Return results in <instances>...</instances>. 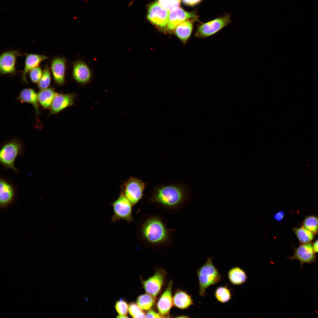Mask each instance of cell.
Instances as JSON below:
<instances>
[{"instance_id": "obj_18", "label": "cell", "mask_w": 318, "mask_h": 318, "mask_svg": "<svg viewBox=\"0 0 318 318\" xmlns=\"http://www.w3.org/2000/svg\"><path fill=\"white\" fill-rule=\"evenodd\" d=\"M193 21L187 19L180 24L175 28L176 35L184 44L187 42L192 33Z\"/></svg>"}, {"instance_id": "obj_11", "label": "cell", "mask_w": 318, "mask_h": 318, "mask_svg": "<svg viewBox=\"0 0 318 318\" xmlns=\"http://www.w3.org/2000/svg\"><path fill=\"white\" fill-rule=\"evenodd\" d=\"M21 54L16 50H11L3 53L0 58V71L2 74L15 73V63L17 57Z\"/></svg>"}, {"instance_id": "obj_16", "label": "cell", "mask_w": 318, "mask_h": 318, "mask_svg": "<svg viewBox=\"0 0 318 318\" xmlns=\"http://www.w3.org/2000/svg\"><path fill=\"white\" fill-rule=\"evenodd\" d=\"M51 69L55 82L59 85L64 82L65 60L61 57L55 58L52 60Z\"/></svg>"}, {"instance_id": "obj_10", "label": "cell", "mask_w": 318, "mask_h": 318, "mask_svg": "<svg viewBox=\"0 0 318 318\" xmlns=\"http://www.w3.org/2000/svg\"><path fill=\"white\" fill-rule=\"evenodd\" d=\"M165 274V271L158 270L153 276L143 281V286L147 294L155 297L158 295L162 288Z\"/></svg>"}, {"instance_id": "obj_29", "label": "cell", "mask_w": 318, "mask_h": 318, "mask_svg": "<svg viewBox=\"0 0 318 318\" xmlns=\"http://www.w3.org/2000/svg\"><path fill=\"white\" fill-rule=\"evenodd\" d=\"M138 305L134 303H131L129 305L128 311L129 314L133 318L145 317L144 312Z\"/></svg>"}, {"instance_id": "obj_30", "label": "cell", "mask_w": 318, "mask_h": 318, "mask_svg": "<svg viewBox=\"0 0 318 318\" xmlns=\"http://www.w3.org/2000/svg\"><path fill=\"white\" fill-rule=\"evenodd\" d=\"M128 307L127 303L122 299L116 301L115 304V310L120 315H127Z\"/></svg>"}, {"instance_id": "obj_28", "label": "cell", "mask_w": 318, "mask_h": 318, "mask_svg": "<svg viewBox=\"0 0 318 318\" xmlns=\"http://www.w3.org/2000/svg\"><path fill=\"white\" fill-rule=\"evenodd\" d=\"M51 74L48 66H46L44 69L42 76L38 84V87L41 90L47 88L50 85L51 81Z\"/></svg>"}, {"instance_id": "obj_24", "label": "cell", "mask_w": 318, "mask_h": 318, "mask_svg": "<svg viewBox=\"0 0 318 318\" xmlns=\"http://www.w3.org/2000/svg\"><path fill=\"white\" fill-rule=\"evenodd\" d=\"M292 230L301 244L310 243L314 237V233L303 226L293 228Z\"/></svg>"}, {"instance_id": "obj_17", "label": "cell", "mask_w": 318, "mask_h": 318, "mask_svg": "<svg viewBox=\"0 0 318 318\" xmlns=\"http://www.w3.org/2000/svg\"><path fill=\"white\" fill-rule=\"evenodd\" d=\"M73 73L74 79L80 83H87L91 77V73L89 67L81 61H78L74 64Z\"/></svg>"}, {"instance_id": "obj_8", "label": "cell", "mask_w": 318, "mask_h": 318, "mask_svg": "<svg viewBox=\"0 0 318 318\" xmlns=\"http://www.w3.org/2000/svg\"><path fill=\"white\" fill-rule=\"evenodd\" d=\"M170 11L155 2L149 6L147 17L149 20L155 25L164 27L168 24Z\"/></svg>"}, {"instance_id": "obj_26", "label": "cell", "mask_w": 318, "mask_h": 318, "mask_svg": "<svg viewBox=\"0 0 318 318\" xmlns=\"http://www.w3.org/2000/svg\"><path fill=\"white\" fill-rule=\"evenodd\" d=\"M231 291L227 286H219L215 291V296L218 302L223 303H226L231 299Z\"/></svg>"}, {"instance_id": "obj_23", "label": "cell", "mask_w": 318, "mask_h": 318, "mask_svg": "<svg viewBox=\"0 0 318 318\" xmlns=\"http://www.w3.org/2000/svg\"><path fill=\"white\" fill-rule=\"evenodd\" d=\"M56 93L52 88L42 90L38 94L39 102L44 108H49L51 105Z\"/></svg>"}, {"instance_id": "obj_34", "label": "cell", "mask_w": 318, "mask_h": 318, "mask_svg": "<svg viewBox=\"0 0 318 318\" xmlns=\"http://www.w3.org/2000/svg\"><path fill=\"white\" fill-rule=\"evenodd\" d=\"M284 215V212L283 211H280L274 214L273 218L276 221L281 222L283 220Z\"/></svg>"}, {"instance_id": "obj_32", "label": "cell", "mask_w": 318, "mask_h": 318, "mask_svg": "<svg viewBox=\"0 0 318 318\" xmlns=\"http://www.w3.org/2000/svg\"><path fill=\"white\" fill-rule=\"evenodd\" d=\"M41 69L37 67L32 69L29 72V76L32 81L34 83H38L43 73Z\"/></svg>"}, {"instance_id": "obj_27", "label": "cell", "mask_w": 318, "mask_h": 318, "mask_svg": "<svg viewBox=\"0 0 318 318\" xmlns=\"http://www.w3.org/2000/svg\"><path fill=\"white\" fill-rule=\"evenodd\" d=\"M303 227L315 234L318 233V217L314 216H307L302 223Z\"/></svg>"}, {"instance_id": "obj_36", "label": "cell", "mask_w": 318, "mask_h": 318, "mask_svg": "<svg viewBox=\"0 0 318 318\" xmlns=\"http://www.w3.org/2000/svg\"><path fill=\"white\" fill-rule=\"evenodd\" d=\"M313 248L315 253H318V240H316L313 244Z\"/></svg>"}, {"instance_id": "obj_2", "label": "cell", "mask_w": 318, "mask_h": 318, "mask_svg": "<svg viewBox=\"0 0 318 318\" xmlns=\"http://www.w3.org/2000/svg\"><path fill=\"white\" fill-rule=\"evenodd\" d=\"M141 233L144 239L153 244L165 242L169 237V231L159 218L153 217L148 219L143 225Z\"/></svg>"}, {"instance_id": "obj_13", "label": "cell", "mask_w": 318, "mask_h": 318, "mask_svg": "<svg viewBox=\"0 0 318 318\" xmlns=\"http://www.w3.org/2000/svg\"><path fill=\"white\" fill-rule=\"evenodd\" d=\"M75 98V95L73 93H56L51 104L49 115L58 113L66 108L73 105Z\"/></svg>"}, {"instance_id": "obj_12", "label": "cell", "mask_w": 318, "mask_h": 318, "mask_svg": "<svg viewBox=\"0 0 318 318\" xmlns=\"http://www.w3.org/2000/svg\"><path fill=\"white\" fill-rule=\"evenodd\" d=\"M172 286L173 281L171 280L157 303L159 312L164 318L169 317L170 311L173 305L172 296Z\"/></svg>"}, {"instance_id": "obj_25", "label": "cell", "mask_w": 318, "mask_h": 318, "mask_svg": "<svg viewBox=\"0 0 318 318\" xmlns=\"http://www.w3.org/2000/svg\"><path fill=\"white\" fill-rule=\"evenodd\" d=\"M155 297L148 294L141 295L137 298V304L142 310H149L155 302Z\"/></svg>"}, {"instance_id": "obj_33", "label": "cell", "mask_w": 318, "mask_h": 318, "mask_svg": "<svg viewBox=\"0 0 318 318\" xmlns=\"http://www.w3.org/2000/svg\"><path fill=\"white\" fill-rule=\"evenodd\" d=\"M145 317L150 318H164L159 313H157L153 310L150 309L145 314Z\"/></svg>"}, {"instance_id": "obj_9", "label": "cell", "mask_w": 318, "mask_h": 318, "mask_svg": "<svg viewBox=\"0 0 318 318\" xmlns=\"http://www.w3.org/2000/svg\"><path fill=\"white\" fill-rule=\"evenodd\" d=\"M295 250L293 256L288 258L292 260L299 261L302 267L303 264H311L316 261V256L313 246L311 243L301 244L297 248H294Z\"/></svg>"}, {"instance_id": "obj_4", "label": "cell", "mask_w": 318, "mask_h": 318, "mask_svg": "<svg viewBox=\"0 0 318 318\" xmlns=\"http://www.w3.org/2000/svg\"><path fill=\"white\" fill-rule=\"evenodd\" d=\"M22 151V144L16 140H11L3 145L0 150V162L5 170L11 169L18 172L14 163L16 158Z\"/></svg>"}, {"instance_id": "obj_22", "label": "cell", "mask_w": 318, "mask_h": 318, "mask_svg": "<svg viewBox=\"0 0 318 318\" xmlns=\"http://www.w3.org/2000/svg\"><path fill=\"white\" fill-rule=\"evenodd\" d=\"M228 277L230 282L235 285L244 283L247 278L245 271L240 267L237 266L232 267L229 271Z\"/></svg>"}, {"instance_id": "obj_19", "label": "cell", "mask_w": 318, "mask_h": 318, "mask_svg": "<svg viewBox=\"0 0 318 318\" xmlns=\"http://www.w3.org/2000/svg\"><path fill=\"white\" fill-rule=\"evenodd\" d=\"M47 58L46 56L43 55L28 54L26 58L24 68L22 74L23 81L26 82V76L27 73L32 69L38 67L41 62Z\"/></svg>"}, {"instance_id": "obj_14", "label": "cell", "mask_w": 318, "mask_h": 318, "mask_svg": "<svg viewBox=\"0 0 318 318\" xmlns=\"http://www.w3.org/2000/svg\"><path fill=\"white\" fill-rule=\"evenodd\" d=\"M196 17L193 13L186 12L178 7L170 11L167 28L173 30L182 22Z\"/></svg>"}, {"instance_id": "obj_5", "label": "cell", "mask_w": 318, "mask_h": 318, "mask_svg": "<svg viewBox=\"0 0 318 318\" xmlns=\"http://www.w3.org/2000/svg\"><path fill=\"white\" fill-rule=\"evenodd\" d=\"M231 22L229 15L214 19L199 26L195 34V37L203 38L216 33Z\"/></svg>"}, {"instance_id": "obj_15", "label": "cell", "mask_w": 318, "mask_h": 318, "mask_svg": "<svg viewBox=\"0 0 318 318\" xmlns=\"http://www.w3.org/2000/svg\"><path fill=\"white\" fill-rule=\"evenodd\" d=\"M14 187L2 177L0 180V203L2 207L10 204L12 202L14 196Z\"/></svg>"}, {"instance_id": "obj_6", "label": "cell", "mask_w": 318, "mask_h": 318, "mask_svg": "<svg viewBox=\"0 0 318 318\" xmlns=\"http://www.w3.org/2000/svg\"><path fill=\"white\" fill-rule=\"evenodd\" d=\"M132 204L124 195L120 196L112 204L114 221L122 219L127 222L133 220L132 214Z\"/></svg>"}, {"instance_id": "obj_20", "label": "cell", "mask_w": 318, "mask_h": 318, "mask_svg": "<svg viewBox=\"0 0 318 318\" xmlns=\"http://www.w3.org/2000/svg\"><path fill=\"white\" fill-rule=\"evenodd\" d=\"M173 305L181 309H188L193 305L191 296L186 292L181 290H177L173 297Z\"/></svg>"}, {"instance_id": "obj_3", "label": "cell", "mask_w": 318, "mask_h": 318, "mask_svg": "<svg viewBox=\"0 0 318 318\" xmlns=\"http://www.w3.org/2000/svg\"><path fill=\"white\" fill-rule=\"evenodd\" d=\"M212 257L208 258L206 263L197 271L199 280L200 295H206V290L209 286L219 283L221 276L212 262Z\"/></svg>"}, {"instance_id": "obj_37", "label": "cell", "mask_w": 318, "mask_h": 318, "mask_svg": "<svg viewBox=\"0 0 318 318\" xmlns=\"http://www.w3.org/2000/svg\"><path fill=\"white\" fill-rule=\"evenodd\" d=\"M117 318H128V317L127 315H117Z\"/></svg>"}, {"instance_id": "obj_7", "label": "cell", "mask_w": 318, "mask_h": 318, "mask_svg": "<svg viewBox=\"0 0 318 318\" xmlns=\"http://www.w3.org/2000/svg\"><path fill=\"white\" fill-rule=\"evenodd\" d=\"M124 195L132 206L141 199L145 188L144 183L141 180L131 177L125 184Z\"/></svg>"}, {"instance_id": "obj_21", "label": "cell", "mask_w": 318, "mask_h": 318, "mask_svg": "<svg viewBox=\"0 0 318 318\" xmlns=\"http://www.w3.org/2000/svg\"><path fill=\"white\" fill-rule=\"evenodd\" d=\"M18 99L23 102L31 104L35 109L36 115H38L40 114L38 95L34 90L29 88L23 90L19 94Z\"/></svg>"}, {"instance_id": "obj_1", "label": "cell", "mask_w": 318, "mask_h": 318, "mask_svg": "<svg viewBox=\"0 0 318 318\" xmlns=\"http://www.w3.org/2000/svg\"><path fill=\"white\" fill-rule=\"evenodd\" d=\"M187 196L186 189L179 185L162 186L154 191L151 201L165 207H176L185 200Z\"/></svg>"}, {"instance_id": "obj_35", "label": "cell", "mask_w": 318, "mask_h": 318, "mask_svg": "<svg viewBox=\"0 0 318 318\" xmlns=\"http://www.w3.org/2000/svg\"><path fill=\"white\" fill-rule=\"evenodd\" d=\"M186 4L189 6H193L199 3L201 0H182Z\"/></svg>"}, {"instance_id": "obj_31", "label": "cell", "mask_w": 318, "mask_h": 318, "mask_svg": "<svg viewBox=\"0 0 318 318\" xmlns=\"http://www.w3.org/2000/svg\"><path fill=\"white\" fill-rule=\"evenodd\" d=\"M159 4L164 8L170 11L178 7L180 0H158Z\"/></svg>"}]
</instances>
